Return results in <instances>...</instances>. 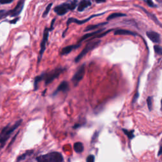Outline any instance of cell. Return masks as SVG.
Wrapping results in <instances>:
<instances>
[{
    "mask_svg": "<svg viewBox=\"0 0 162 162\" xmlns=\"http://www.w3.org/2000/svg\"><path fill=\"white\" fill-rule=\"evenodd\" d=\"M105 29V28L100 29H99V30H96V31L92 32V33H91L86 34L84 35V36H83L79 40L78 43H81V42L84 41H85V40H86V39H87L88 38H89V37H93V36H96V35L98 34H100V33H101V32L103 31V30H104Z\"/></svg>",
    "mask_w": 162,
    "mask_h": 162,
    "instance_id": "cell-14",
    "label": "cell"
},
{
    "mask_svg": "<svg viewBox=\"0 0 162 162\" xmlns=\"http://www.w3.org/2000/svg\"><path fill=\"white\" fill-rule=\"evenodd\" d=\"M147 105H148V109L150 111L152 110L153 104H152V97L151 96H149L147 99Z\"/></svg>",
    "mask_w": 162,
    "mask_h": 162,
    "instance_id": "cell-27",
    "label": "cell"
},
{
    "mask_svg": "<svg viewBox=\"0 0 162 162\" xmlns=\"http://www.w3.org/2000/svg\"><path fill=\"white\" fill-rule=\"evenodd\" d=\"M66 70V68L63 67H58L48 72H44V79L45 85L48 86L56 78H58L63 72Z\"/></svg>",
    "mask_w": 162,
    "mask_h": 162,
    "instance_id": "cell-4",
    "label": "cell"
},
{
    "mask_svg": "<svg viewBox=\"0 0 162 162\" xmlns=\"http://www.w3.org/2000/svg\"><path fill=\"white\" fill-rule=\"evenodd\" d=\"M139 94L138 92L137 91L136 93H135V95H134V96L133 100H132V103H135V102L137 100H138V98H139Z\"/></svg>",
    "mask_w": 162,
    "mask_h": 162,
    "instance_id": "cell-32",
    "label": "cell"
},
{
    "mask_svg": "<svg viewBox=\"0 0 162 162\" xmlns=\"http://www.w3.org/2000/svg\"><path fill=\"white\" fill-rule=\"evenodd\" d=\"M22 122V119H19L14 125H10V124H8L1 130L0 132V149H2L5 146V144L10 139L11 134L14 133L16 129L19 127Z\"/></svg>",
    "mask_w": 162,
    "mask_h": 162,
    "instance_id": "cell-1",
    "label": "cell"
},
{
    "mask_svg": "<svg viewBox=\"0 0 162 162\" xmlns=\"http://www.w3.org/2000/svg\"><path fill=\"white\" fill-rule=\"evenodd\" d=\"M101 41L100 40V39H99V40L98 39V40L90 41L86 44V47L82 49V51L79 54L78 56L75 58V63L79 62L84 56H86V54L88 53L89 52L91 51L93 49H94V48L98 47L101 43Z\"/></svg>",
    "mask_w": 162,
    "mask_h": 162,
    "instance_id": "cell-5",
    "label": "cell"
},
{
    "mask_svg": "<svg viewBox=\"0 0 162 162\" xmlns=\"http://www.w3.org/2000/svg\"><path fill=\"white\" fill-rule=\"evenodd\" d=\"M55 20H56V18H53V19L52 20L51 23V26H50V28H49V29H50L51 31L53 29V25H54V24H55Z\"/></svg>",
    "mask_w": 162,
    "mask_h": 162,
    "instance_id": "cell-33",
    "label": "cell"
},
{
    "mask_svg": "<svg viewBox=\"0 0 162 162\" xmlns=\"http://www.w3.org/2000/svg\"><path fill=\"white\" fill-rule=\"evenodd\" d=\"M77 0H72V1H69L68 2L63 3L56 6L54 8V11L58 15L63 16L65 14H66L68 11H72L74 10L76 8L77 6Z\"/></svg>",
    "mask_w": 162,
    "mask_h": 162,
    "instance_id": "cell-3",
    "label": "cell"
},
{
    "mask_svg": "<svg viewBox=\"0 0 162 162\" xmlns=\"http://www.w3.org/2000/svg\"><path fill=\"white\" fill-rule=\"evenodd\" d=\"M122 131L124 132V134L128 137V138L129 139H132L134 138V130H131V131H129V130H127L125 129H122Z\"/></svg>",
    "mask_w": 162,
    "mask_h": 162,
    "instance_id": "cell-23",
    "label": "cell"
},
{
    "mask_svg": "<svg viewBox=\"0 0 162 162\" xmlns=\"http://www.w3.org/2000/svg\"><path fill=\"white\" fill-rule=\"evenodd\" d=\"M106 12H104V13H101V14H95V15H92L91 16H90L89 17H88L87 18H86V19L85 20H78L77 19V18H73V17H71V18H69L68 19V20H67V29H65V31L63 32V37H65V33H67V30H68V25H69L70 24H72V23H75V24H77L78 25H82V24H85V23L87 22L88 21H89L91 19V18H94V17H98V16H100V15H102L105 14Z\"/></svg>",
    "mask_w": 162,
    "mask_h": 162,
    "instance_id": "cell-7",
    "label": "cell"
},
{
    "mask_svg": "<svg viewBox=\"0 0 162 162\" xmlns=\"http://www.w3.org/2000/svg\"><path fill=\"white\" fill-rule=\"evenodd\" d=\"M97 3H102L106 2V0H95Z\"/></svg>",
    "mask_w": 162,
    "mask_h": 162,
    "instance_id": "cell-34",
    "label": "cell"
},
{
    "mask_svg": "<svg viewBox=\"0 0 162 162\" xmlns=\"http://www.w3.org/2000/svg\"><path fill=\"white\" fill-rule=\"evenodd\" d=\"M157 1H160V0H157Z\"/></svg>",
    "mask_w": 162,
    "mask_h": 162,
    "instance_id": "cell-38",
    "label": "cell"
},
{
    "mask_svg": "<svg viewBox=\"0 0 162 162\" xmlns=\"http://www.w3.org/2000/svg\"><path fill=\"white\" fill-rule=\"evenodd\" d=\"M161 111H162V99H161Z\"/></svg>",
    "mask_w": 162,
    "mask_h": 162,
    "instance_id": "cell-37",
    "label": "cell"
},
{
    "mask_svg": "<svg viewBox=\"0 0 162 162\" xmlns=\"http://www.w3.org/2000/svg\"><path fill=\"white\" fill-rule=\"evenodd\" d=\"M115 35H129V36H136L138 34L135 32H132L131 30H125V29H119V30H115L114 32Z\"/></svg>",
    "mask_w": 162,
    "mask_h": 162,
    "instance_id": "cell-16",
    "label": "cell"
},
{
    "mask_svg": "<svg viewBox=\"0 0 162 162\" xmlns=\"http://www.w3.org/2000/svg\"><path fill=\"white\" fill-rule=\"evenodd\" d=\"M154 52L156 53V54H157V55H162L161 46H159V45H155V46H154Z\"/></svg>",
    "mask_w": 162,
    "mask_h": 162,
    "instance_id": "cell-26",
    "label": "cell"
},
{
    "mask_svg": "<svg viewBox=\"0 0 162 162\" xmlns=\"http://www.w3.org/2000/svg\"><path fill=\"white\" fill-rule=\"evenodd\" d=\"M20 18V17H15V18L14 20H10V21L8 22H9L10 24H17V22H18V20H19Z\"/></svg>",
    "mask_w": 162,
    "mask_h": 162,
    "instance_id": "cell-31",
    "label": "cell"
},
{
    "mask_svg": "<svg viewBox=\"0 0 162 162\" xmlns=\"http://www.w3.org/2000/svg\"><path fill=\"white\" fill-rule=\"evenodd\" d=\"M43 79H44V72L35 77L34 81V91H37V90L38 89L39 83L41 81H43Z\"/></svg>",
    "mask_w": 162,
    "mask_h": 162,
    "instance_id": "cell-17",
    "label": "cell"
},
{
    "mask_svg": "<svg viewBox=\"0 0 162 162\" xmlns=\"http://www.w3.org/2000/svg\"><path fill=\"white\" fill-rule=\"evenodd\" d=\"M86 162H94V157L93 155H89L86 159Z\"/></svg>",
    "mask_w": 162,
    "mask_h": 162,
    "instance_id": "cell-30",
    "label": "cell"
},
{
    "mask_svg": "<svg viewBox=\"0 0 162 162\" xmlns=\"http://www.w3.org/2000/svg\"><path fill=\"white\" fill-rule=\"evenodd\" d=\"M37 162H63V157L60 153L53 151L36 158Z\"/></svg>",
    "mask_w": 162,
    "mask_h": 162,
    "instance_id": "cell-2",
    "label": "cell"
},
{
    "mask_svg": "<svg viewBox=\"0 0 162 162\" xmlns=\"http://www.w3.org/2000/svg\"><path fill=\"white\" fill-rule=\"evenodd\" d=\"M146 36L151 41L154 43H160L161 42V37L160 35L157 32L152 31V30H150V31L146 32Z\"/></svg>",
    "mask_w": 162,
    "mask_h": 162,
    "instance_id": "cell-10",
    "label": "cell"
},
{
    "mask_svg": "<svg viewBox=\"0 0 162 162\" xmlns=\"http://www.w3.org/2000/svg\"><path fill=\"white\" fill-rule=\"evenodd\" d=\"M81 126V125H79V124H75V125H74V129H76L77 128H78V127H79Z\"/></svg>",
    "mask_w": 162,
    "mask_h": 162,
    "instance_id": "cell-36",
    "label": "cell"
},
{
    "mask_svg": "<svg viewBox=\"0 0 162 162\" xmlns=\"http://www.w3.org/2000/svg\"><path fill=\"white\" fill-rule=\"evenodd\" d=\"M146 3L148 4V5L149 6V7H153V8H154V7H157V6L154 5V3H153V1H152V0H146Z\"/></svg>",
    "mask_w": 162,
    "mask_h": 162,
    "instance_id": "cell-29",
    "label": "cell"
},
{
    "mask_svg": "<svg viewBox=\"0 0 162 162\" xmlns=\"http://www.w3.org/2000/svg\"><path fill=\"white\" fill-rule=\"evenodd\" d=\"M126 14H123V13H113V14L110 15L108 17L106 18L107 21H110L114 19L115 18H118V17H125Z\"/></svg>",
    "mask_w": 162,
    "mask_h": 162,
    "instance_id": "cell-21",
    "label": "cell"
},
{
    "mask_svg": "<svg viewBox=\"0 0 162 162\" xmlns=\"http://www.w3.org/2000/svg\"><path fill=\"white\" fill-rule=\"evenodd\" d=\"M107 24H108V22H106L100 23V24H96V25H90L87 26V27H86L85 29H84V32H87V31H89V30H95V29L98 28V27H100V26L105 25H106Z\"/></svg>",
    "mask_w": 162,
    "mask_h": 162,
    "instance_id": "cell-20",
    "label": "cell"
},
{
    "mask_svg": "<svg viewBox=\"0 0 162 162\" xmlns=\"http://www.w3.org/2000/svg\"><path fill=\"white\" fill-rule=\"evenodd\" d=\"M50 29L48 27H45L44 30L43 32V39H42L41 42L40 44V51H39V54L38 56V61H37V63H39L41 61L43 55L44 53L45 50L46 48V43H47L48 40V37H49V33L50 32Z\"/></svg>",
    "mask_w": 162,
    "mask_h": 162,
    "instance_id": "cell-6",
    "label": "cell"
},
{
    "mask_svg": "<svg viewBox=\"0 0 162 162\" xmlns=\"http://www.w3.org/2000/svg\"><path fill=\"white\" fill-rule=\"evenodd\" d=\"M81 43H78L77 44L75 45H70V46H67L66 47H64L62 49L60 52L61 56H64V55H67L69 54L70 53L72 52V51L74 49H77L81 46Z\"/></svg>",
    "mask_w": 162,
    "mask_h": 162,
    "instance_id": "cell-13",
    "label": "cell"
},
{
    "mask_svg": "<svg viewBox=\"0 0 162 162\" xmlns=\"http://www.w3.org/2000/svg\"><path fill=\"white\" fill-rule=\"evenodd\" d=\"M33 153H34V150H27V151H26L24 153H23L22 154H21V155H20L19 157L17 158V162H20V161H23V160H24L27 157L31 155Z\"/></svg>",
    "mask_w": 162,
    "mask_h": 162,
    "instance_id": "cell-18",
    "label": "cell"
},
{
    "mask_svg": "<svg viewBox=\"0 0 162 162\" xmlns=\"http://www.w3.org/2000/svg\"><path fill=\"white\" fill-rule=\"evenodd\" d=\"M25 5V0H19L17 5L12 10H8V14L10 17H17L20 15L24 9Z\"/></svg>",
    "mask_w": 162,
    "mask_h": 162,
    "instance_id": "cell-9",
    "label": "cell"
},
{
    "mask_svg": "<svg viewBox=\"0 0 162 162\" xmlns=\"http://www.w3.org/2000/svg\"><path fill=\"white\" fill-rule=\"evenodd\" d=\"M69 89V84L67 82V81H63L60 83L59 86H58V87L56 88V89L53 93L52 96H55L56 94H58V93L60 92H63V93H66L68 91Z\"/></svg>",
    "mask_w": 162,
    "mask_h": 162,
    "instance_id": "cell-11",
    "label": "cell"
},
{
    "mask_svg": "<svg viewBox=\"0 0 162 162\" xmlns=\"http://www.w3.org/2000/svg\"><path fill=\"white\" fill-rule=\"evenodd\" d=\"M112 30H113V29H110V30H106V31L104 32V33H101V34H98L96 35V36H93V37H92V38L90 39V41H92V40H94V39H99V38H101V37H103V36H106L107 34H108L109 33H110V32H112Z\"/></svg>",
    "mask_w": 162,
    "mask_h": 162,
    "instance_id": "cell-22",
    "label": "cell"
},
{
    "mask_svg": "<svg viewBox=\"0 0 162 162\" xmlns=\"http://www.w3.org/2000/svg\"><path fill=\"white\" fill-rule=\"evenodd\" d=\"M135 7H138V8H141V9L142 10L144 13H146V14L147 15H148V17H150V18H151V19L156 24L160 26V27H161V28H162V24H161V22H160V21H159L158 20L157 17H156L155 15L153 14L152 13H151V12H150V11H148L146 9H145V8H143V7H140V6H138V5H135Z\"/></svg>",
    "mask_w": 162,
    "mask_h": 162,
    "instance_id": "cell-12",
    "label": "cell"
},
{
    "mask_svg": "<svg viewBox=\"0 0 162 162\" xmlns=\"http://www.w3.org/2000/svg\"><path fill=\"white\" fill-rule=\"evenodd\" d=\"M91 5V1L90 0H82L79 2L78 5L77 10L80 12L83 11L87 7H90Z\"/></svg>",
    "mask_w": 162,
    "mask_h": 162,
    "instance_id": "cell-15",
    "label": "cell"
},
{
    "mask_svg": "<svg viewBox=\"0 0 162 162\" xmlns=\"http://www.w3.org/2000/svg\"><path fill=\"white\" fill-rule=\"evenodd\" d=\"M14 0H0V4L1 5H7L10 4L14 1Z\"/></svg>",
    "mask_w": 162,
    "mask_h": 162,
    "instance_id": "cell-28",
    "label": "cell"
},
{
    "mask_svg": "<svg viewBox=\"0 0 162 162\" xmlns=\"http://www.w3.org/2000/svg\"><path fill=\"white\" fill-rule=\"evenodd\" d=\"M162 154V146L160 148V150H159V152H158V155L160 156V154Z\"/></svg>",
    "mask_w": 162,
    "mask_h": 162,
    "instance_id": "cell-35",
    "label": "cell"
},
{
    "mask_svg": "<svg viewBox=\"0 0 162 162\" xmlns=\"http://www.w3.org/2000/svg\"><path fill=\"white\" fill-rule=\"evenodd\" d=\"M74 151L77 153H81L84 151V146L81 142H77L74 144Z\"/></svg>",
    "mask_w": 162,
    "mask_h": 162,
    "instance_id": "cell-19",
    "label": "cell"
},
{
    "mask_svg": "<svg viewBox=\"0 0 162 162\" xmlns=\"http://www.w3.org/2000/svg\"><path fill=\"white\" fill-rule=\"evenodd\" d=\"M8 10H0V20L5 18L6 17H8Z\"/></svg>",
    "mask_w": 162,
    "mask_h": 162,
    "instance_id": "cell-25",
    "label": "cell"
},
{
    "mask_svg": "<svg viewBox=\"0 0 162 162\" xmlns=\"http://www.w3.org/2000/svg\"><path fill=\"white\" fill-rule=\"evenodd\" d=\"M84 74H85V64H83L79 68V69L77 70V71L72 79V81L74 86L76 87L78 86L79 83L82 80L83 77L84 76Z\"/></svg>",
    "mask_w": 162,
    "mask_h": 162,
    "instance_id": "cell-8",
    "label": "cell"
},
{
    "mask_svg": "<svg viewBox=\"0 0 162 162\" xmlns=\"http://www.w3.org/2000/svg\"><path fill=\"white\" fill-rule=\"evenodd\" d=\"M53 4V3H49V5H48L47 7H46V9H45L44 11L43 14V18H45V17H46V16L48 15V14H49V12L50 11L51 9V7Z\"/></svg>",
    "mask_w": 162,
    "mask_h": 162,
    "instance_id": "cell-24",
    "label": "cell"
}]
</instances>
